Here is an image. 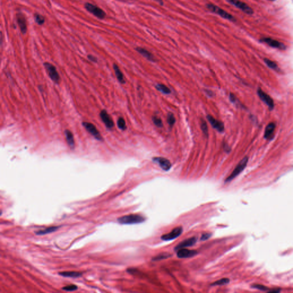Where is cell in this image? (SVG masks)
<instances>
[{"mask_svg": "<svg viewBox=\"0 0 293 293\" xmlns=\"http://www.w3.org/2000/svg\"><path fill=\"white\" fill-rule=\"evenodd\" d=\"M146 220L144 216L138 214H131L121 216L117 219L119 223L122 224L142 223Z\"/></svg>", "mask_w": 293, "mask_h": 293, "instance_id": "cell-1", "label": "cell"}, {"mask_svg": "<svg viewBox=\"0 0 293 293\" xmlns=\"http://www.w3.org/2000/svg\"><path fill=\"white\" fill-rule=\"evenodd\" d=\"M206 7L209 9L210 11L216 13L219 15L220 17H223L224 19L230 20L231 21H235L236 20L233 16L230 15L229 13L225 11L223 9L216 6L215 5L213 4H206Z\"/></svg>", "mask_w": 293, "mask_h": 293, "instance_id": "cell-2", "label": "cell"}, {"mask_svg": "<svg viewBox=\"0 0 293 293\" xmlns=\"http://www.w3.org/2000/svg\"><path fill=\"white\" fill-rule=\"evenodd\" d=\"M247 162H248V158L245 157L243 158L242 160L238 163V165H237L234 170L231 173V175L225 180V182L226 183V182H231V180L234 179L235 178H236L237 176L239 175L244 170V169H245L247 164Z\"/></svg>", "mask_w": 293, "mask_h": 293, "instance_id": "cell-3", "label": "cell"}, {"mask_svg": "<svg viewBox=\"0 0 293 293\" xmlns=\"http://www.w3.org/2000/svg\"><path fill=\"white\" fill-rule=\"evenodd\" d=\"M84 7L87 11L100 19L104 18L106 16L105 11L103 9L93 4L87 2L85 4Z\"/></svg>", "mask_w": 293, "mask_h": 293, "instance_id": "cell-4", "label": "cell"}, {"mask_svg": "<svg viewBox=\"0 0 293 293\" xmlns=\"http://www.w3.org/2000/svg\"><path fill=\"white\" fill-rule=\"evenodd\" d=\"M44 66L47 70L49 77L55 83H59L60 81V76L56 67L49 62H45Z\"/></svg>", "mask_w": 293, "mask_h": 293, "instance_id": "cell-5", "label": "cell"}, {"mask_svg": "<svg viewBox=\"0 0 293 293\" xmlns=\"http://www.w3.org/2000/svg\"><path fill=\"white\" fill-rule=\"evenodd\" d=\"M226 1L234 5L235 7L239 9L241 11L245 13L247 15H252L254 13V11L251 7H250L248 5L239 0H226Z\"/></svg>", "mask_w": 293, "mask_h": 293, "instance_id": "cell-6", "label": "cell"}, {"mask_svg": "<svg viewBox=\"0 0 293 293\" xmlns=\"http://www.w3.org/2000/svg\"><path fill=\"white\" fill-rule=\"evenodd\" d=\"M182 232H183V228L182 226L175 227L170 232L162 235L161 239L163 241H169L174 240L178 237H179L180 235L182 234Z\"/></svg>", "mask_w": 293, "mask_h": 293, "instance_id": "cell-7", "label": "cell"}, {"mask_svg": "<svg viewBox=\"0 0 293 293\" xmlns=\"http://www.w3.org/2000/svg\"><path fill=\"white\" fill-rule=\"evenodd\" d=\"M86 130L88 131L91 135L93 136L95 139L101 141L103 140V137L101 135L100 133L99 132L98 129L96 128L95 126L93 124L88 123V122H83L82 123Z\"/></svg>", "mask_w": 293, "mask_h": 293, "instance_id": "cell-8", "label": "cell"}, {"mask_svg": "<svg viewBox=\"0 0 293 293\" xmlns=\"http://www.w3.org/2000/svg\"><path fill=\"white\" fill-rule=\"evenodd\" d=\"M152 160L155 163H157L159 165V166L161 167V169L165 170V171H167L170 169L172 167V165L171 162L169 160L164 158H160V157H156V158H154L152 159Z\"/></svg>", "mask_w": 293, "mask_h": 293, "instance_id": "cell-9", "label": "cell"}, {"mask_svg": "<svg viewBox=\"0 0 293 293\" xmlns=\"http://www.w3.org/2000/svg\"><path fill=\"white\" fill-rule=\"evenodd\" d=\"M258 94L259 96L260 99L268 106L271 110L273 109L274 107V101L273 100L271 99V97L269 95H268L267 93L264 92L261 89H258Z\"/></svg>", "mask_w": 293, "mask_h": 293, "instance_id": "cell-10", "label": "cell"}, {"mask_svg": "<svg viewBox=\"0 0 293 293\" xmlns=\"http://www.w3.org/2000/svg\"><path fill=\"white\" fill-rule=\"evenodd\" d=\"M207 119L209 120L210 123L213 126V128H215L219 132H222L223 131L224 126L223 122L216 120V119H215L211 115H210L207 116Z\"/></svg>", "mask_w": 293, "mask_h": 293, "instance_id": "cell-11", "label": "cell"}, {"mask_svg": "<svg viewBox=\"0 0 293 293\" xmlns=\"http://www.w3.org/2000/svg\"><path fill=\"white\" fill-rule=\"evenodd\" d=\"M261 41L268 44L270 47L273 48H278L279 49H285L286 46L285 44L279 42L278 41L272 39L271 38H264Z\"/></svg>", "mask_w": 293, "mask_h": 293, "instance_id": "cell-12", "label": "cell"}, {"mask_svg": "<svg viewBox=\"0 0 293 293\" xmlns=\"http://www.w3.org/2000/svg\"><path fill=\"white\" fill-rule=\"evenodd\" d=\"M100 116L107 128L110 129L114 127V121L106 110H103L101 111Z\"/></svg>", "mask_w": 293, "mask_h": 293, "instance_id": "cell-13", "label": "cell"}, {"mask_svg": "<svg viewBox=\"0 0 293 293\" xmlns=\"http://www.w3.org/2000/svg\"><path fill=\"white\" fill-rule=\"evenodd\" d=\"M197 242V238L196 237H192V238H188L187 239L184 240L182 242H180L178 245L176 246L175 247V251H178L179 250L181 249H184L187 247H190L194 245Z\"/></svg>", "mask_w": 293, "mask_h": 293, "instance_id": "cell-14", "label": "cell"}, {"mask_svg": "<svg viewBox=\"0 0 293 293\" xmlns=\"http://www.w3.org/2000/svg\"><path fill=\"white\" fill-rule=\"evenodd\" d=\"M16 18L17 22L21 33L22 34H25L27 31V25L25 16L21 13H18L16 15Z\"/></svg>", "mask_w": 293, "mask_h": 293, "instance_id": "cell-15", "label": "cell"}, {"mask_svg": "<svg viewBox=\"0 0 293 293\" xmlns=\"http://www.w3.org/2000/svg\"><path fill=\"white\" fill-rule=\"evenodd\" d=\"M197 251L194 250L186 249L185 248L179 250L177 252V256L179 258H187L196 255Z\"/></svg>", "mask_w": 293, "mask_h": 293, "instance_id": "cell-16", "label": "cell"}, {"mask_svg": "<svg viewBox=\"0 0 293 293\" xmlns=\"http://www.w3.org/2000/svg\"><path fill=\"white\" fill-rule=\"evenodd\" d=\"M135 49L136 51L140 55H142L143 57H144L148 60L152 61V62H155L156 61V59L155 58L154 55H152L150 52L147 51L146 49L141 48V47H137V48H135Z\"/></svg>", "mask_w": 293, "mask_h": 293, "instance_id": "cell-17", "label": "cell"}, {"mask_svg": "<svg viewBox=\"0 0 293 293\" xmlns=\"http://www.w3.org/2000/svg\"><path fill=\"white\" fill-rule=\"evenodd\" d=\"M275 125L274 123H271L267 125L265 129L264 132V137L267 139H270L272 136H273V133L274 132Z\"/></svg>", "mask_w": 293, "mask_h": 293, "instance_id": "cell-18", "label": "cell"}, {"mask_svg": "<svg viewBox=\"0 0 293 293\" xmlns=\"http://www.w3.org/2000/svg\"><path fill=\"white\" fill-rule=\"evenodd\" d=\"M64 134L66 137V142L68 143V146H70L71 149H74V140L73 137V134L70 131V130H65L64 132Z\"/></svg>", "mask_w": 293, "mask_h": 293, "instance_id": "cell-19", "label": "cell"}, {"mask_svg": "<svg viewBox=\"0 0 293 293\" xmlns=\"http://www.w3.org/2000/svg\"><path fill=\"white\" fill-rule=\"evenodd\" d=\"M114 70L118 81L121 84H124L125 80L123 74L121 72V70H120L119 66L115 64H114Z\"/></svg>", "mask_w": 293, "mask_h": 293, "instance_id": "cell-20", "label": "cell"}, {"mask_svg": "<svg viewBox=\"0 0 293 293\" xmlns=\"http://www.w3.org/2000/svg\"><path fill=\"white\" fill-rule=\"evenodd\" d=\"M59 274L65 277H70V278H77L81 277L82 274L79 272L76 271H64L59 273Z\"/></svg>", "mask_w": 293, "mask_h": 293, "instance_id": "cell-21", "label": "cell"}, {"mask_svg": "<svg viewBox=\"0 0 293 293\" xmlns=\"http://www.w3.org/2000/svg\"><path fill=\"white\" fill-rule=\"evenodd\" d=\"M59 226H52V227H48L44 230H39L36 232V234L38 235H43L47 234L49 233H52L55 231L57 230L59 228Z\"/></svg>", "mask_w": 293, "mask_h": 293, "instance_id": "cell-22", "label": "cell"}, {"mask_svg": "<svg viewBox=\"0 0 293 293\" xmlns=\"http://www.w3.org/2000/svg\"><path fill=\"white\" fill-rule=\"evenodd\" d=\"M172 256L171 254L167 253H163L159 254L158 255L154 257L152 260L153 261H158V260H163V259H165L167 258H169V257Z\"/></svg>", "mask_w": 293, "mask_h": 293, "instance_id": "cell-23", "label": "cell"}, {"mask_svg": "<svg viewBox=\"0 0 293 293\" xmlns=\"http://www.w3.org/2000/svg\"><path fill=\"white\" fill-rule=\"evenodd\" d=\"M156 88L158 91L161 92L165 94H169L171 93V90L167 86L162 84H158L156 85Z\"/></svg>", "mask_w": 293, "mask_h": 293, "instance_id": "cell-24", "label": "cell"}, {"mask_svg": "<svg viewBox=\"0 0 293 293\" xmlns=\"http://www.w3.org/2000/svg\"><path fill=\"white\" fill-rule=\"evenodd\" d=\"M230 282V279L228 278H222L220 279L219 281H217L216 282H214L211 283V286H222V285H227Z\"/></svg>", "mask_w": 293, "mask_h": 293, "instance_id": "cell-25", "label": "cell"}, {"mask_svg": "<svg viewBox=\"0 0 293 293\" xmlns=\"http://www.w3.org/2000/svg\"><path fill=\"white\" fill-rule=\"evenodd\" d=\"M34 17L35 22H36L38 25H41L44 24V23L45 22V18L42 15L38 14V13H36L34 16Z\"/></svg>", "mask_w": 293, "mask_h": 293, "instance_id": "cell-26", "label": "cell"}, {"mask_svg": "<svg viewBox=\"0 0 293 293\" xmlns=\"http://www.w3.org/2000/svg\"><path fill=\"white\" fill-rule=\"evenodd\" d=\"M117 124L119 128H120V129L123 130V131H124L125 129L127 128L125 121L123 117H120L118 119Z\"/></svg>", "mask_w": 293, "mask_h": 293, "instance_id": "cell-27", "label": "cell"}, {"mask_svg": "<svg viewBox=\"0 0 293 293\" xmlns=\"http://www.w3.org/2000/svg\"><path fill=\"white\" fill-rule=\"evenodd\" d=\"M201 130L203 132V133L205 134V135L207 137L208 135H209V130H208V127H207V124L206 122L203 120H201Z\"/></svg>", "mask_w": 293, "mask_h": 293, "instance_id": "cell-28", "label": "cell"}, {"mask_svg": "<svg viewBox=\"0 0 293 293\" xmlns=\"http://www.w3.org/2000/svg\"><path fill=\"white\" fill-rule=\"evenodd\" d=\"M264 62L265 63L267 64L268 67H270L271 69H273V70H276L277 68H278V66L277 65V64L275 62L271 61L270 60L268 59H265L264 60Z\"/></svg>", "mask_w": 293, "mask_h": 293, "instance_id": "cell-29", "label": "cell"}, {"mask_svg": "<svg viewBox=\"0 0 293 293\" xmlns=\"http://www.w3.org/2000/svg\"><path fill=\"white\" fill-rule=\"evenodd\" d=\"M152 121L154 123V124L156 125L158 127L161 128L163 127V122L161 121V119L157 116H154L152 117Z\"/></svg>", "mask_w": 293, "mask_h": 293, "instance_id": "cell-30", "label": "cell"}, {"mask_svg": "<svg viewBox=\"0 0 293 293\" xmlns=\"http://www.w3.org/2000/svg\"><path fill=\"white\" fill-rule=\"evenodd\" d=\"M176 119L172 113H169L167 116V122L170 126H172L175 123Z\"/></svg>", "mask_w": 293, "mask_h": 293, "instance_id": "cell-31", "label": "cell"}, {"mask_svg": "<svg viewBox=\"0 0 293 293\" xmlns=\"http://www.w3.org/2000/svg\"><path fill=\"white\" fill-rule=\"evenodd\" d=\"M77 289V286L74 285H70L68 286H65L62 287V290H65L66 291H72Z\"/></svg>", "mask_w": 293, "mask_h": 293, "instance_id": "cell-32", "label": "cell"}, {"mask_svg": "<svg viewBox=\"0 0 293 293\" xmlns=\"http://www.w3.org/2000/svg\"><path fill=\"white\" fill-rule=\"evenodd\" d=\"M212 236V234H210V233H205V234H203L201 235V240L203 241H206L207 239H209V238H210Z\"/></svg>", "mask_w": 293, "mask_h": 293, "instance_id": "cell-33", "label": "cell"}, {"mask_svg": "<svg viewBox=\"0 0 293 293\" xmlns=\"http://www.w3.org/2000/svg\"><path fill=\"white\" fill-rule=\"evenodd\" d=\"M253 287L256 288L257 289H259L260 290H263V291H265L266 290L268 289V288L266 287L262 286V285H255V286H253Z\"/></svg>", "mask_w": 293, "mask_h": 293, "instance_id": "cell-34", "label": "cell"}, {"mask_svg": "<svg viewBox=\"0 0 293 293\" xmlns=\"http://www.w3.org/2000/svg\"><path fill=\"white\" fill-rule=\"evenodd\" d=\"M88 58L89 60H91L92 62H97V59H96V57H95L93 56H92V55H88Z\"/></svg>", "mask_w": 293, "mask_h": 293, "instance_id": "cell-35", "label": "cell"}, {"mask_svg": "<svg viewBox=\"0 0 293 293\" xmlns=\"http://www.w3.org/2000/svg\"><path fill=\"white\" fill-rule=\"evenodd\" d=\"M155 1L157 2L158 4H159L160 5H164V2H163V0H154Z\"/></svg>", "mask_w": 293, "mask_h": 293, "instance_id": "cell-36", "label": "cell"}]
</instances>
